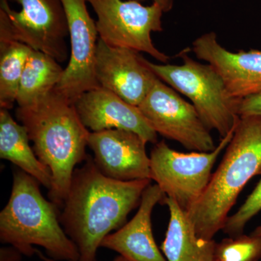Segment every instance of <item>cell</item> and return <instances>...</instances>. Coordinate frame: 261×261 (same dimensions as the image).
<instances>
[{
  "mask_svg": "<svg viewBox=\"0 0 261 261\" xmlns=\"http://www.w3.org/2000/svg\"><path fill=\"white\" fill-rule=\"evenodd\" d=\"M190 49L199 60L219 73L228 93L234 99L241 100L260 92L261 50H228L218 42L214 32L197 38Z\"/></svg>",
  "mask_w": 261,
  "mask_h": 261,
  "instance_id": "13",
  "label": "cell"
},
{
  "mask_svg": "<svg viewBox=\"0 0 261 261\" xmlns=\"http://www.w3.org/2000/svg\"><path fill=\"white\" fill-rule=\"evenodd\" d=\"M234 130L221 138L211 152H181L171 149L164 141L158 142L149 156L151 180L155 181L166 197L188 212L205 192L215 163L227 147Z\"/></svg>",
  "mask_w": 261,
  "mask_h": 261,
  "instance_id": "6",
  "label": "cell"
},
{
  "mask_svg": "<svg viewBox=\"0 0 261 261\" xmlns=\"http://www.w3.org/2000/svg\"><path fill=\"white\" fill-rule=\"evenodd\" d=\"M97 16L99 39L113 47L145 53L162 63L169 56L152 42L151 34L163 30L161 7L152 3L144 6L135 0H87Z\"/></svg>",
  "mask_w": 261,
  "mask_h": 261,
  "instance_id": "7",
  "label": "cell"
},
{
  "mask_svg": "<svg viewBox=\"0 0 261 261\" xmlns=\"http://www.w3.org/2000/svg\"><path fill=\"white\" fill-rule=\"evenodd\" d=\"M63 72L53 57L32 49L19 84L18 107L32 106L49 94L59 83Z\"/></svg>",
  "mask_w": 261,
  "mask_h": 261,
  "instance_id": "18",
  "label": "cell"
},
{
  "mask_svg": "<svg viewBox=\"0 0 261 261\" xmlns=\"http://www.w3.org/2000/svg\"><path fill=\"white\" fill-rule=\"evenodd\" d=\"M59 209L43 197L37 179L15 170L9 201L0 213V240L28 257L35 255L37 245L54 260L79 261L80 252L62 227Z\"/></svg>",
  "mask_w": 261,
  "mask_h": 261,
  "instance_id": "4",
  "label": "cell"
},
{
  "mask_svg": "<svg viewBox=\"0 0 261 261\" xmlns=\"http://www.w3.org/2000/svg\"><path fill=\"white\" fill-rule=\"evenodd\" d=\"M261 175V116L240 117L219 167L198 202L187 213L200 238L222 231L240 192Z\"/></svg>",
  "mask_w": 261,
  "mask_h": 261,
  "instance_id": "3",
  "label": "cell"
},
{
  "mask_svg": "<svg viewBox=\"0 0 261 261\" xmlns=\"http://www.w3.org/2000/svg\"><path fill=\"white\" fill-rule=\"evenodd\" d=\"M36 254L38 255V257L41 259L42 261H58L54 260V259L51 258V257L45 256V255H43L42 252L39 251V250H37L36 251ZM113 261H128L126 258H124L121 255H118V257H116V258L114 259Z\"/></svg>",
  "mask_w": 261,
  "mask_h": 261,
  "instance_id": "25",
  "label": "cell"
},
{
  "mask_svg": "<svg viewBox=\"0 0 261 261\" xmlns=\"http://www.w3.org/2000/svg\"><path fill=\"white\" fill-rule=\"evenodd\" d=\"M15 116L28 132L36 155L50 171L49 200L62 208L75 166L88 157L90 132L73 103L55 89L32 106L17 108Z\"/></svg>",
  "mask_w": 261,
  "mask_h": 261,
  "instance_id": "2",
  "label": "cell"
},
{
  "mask_svg": "<svg viewBox=\"0 0 261 261\" xmlns=\"http://www.w3.org/2000/svg\"><path fill=\"white\" fill-rule=\"evenodd\" d=\"M138 108L156 133L189 150L211 152L217 146L193 105L159 78Z\"/></svg>",
  "mask_w": 261,
  "mask_h": 261,
  "instance_id": "8",
  "label": "cell"
},
{
  "mask_svg": "<svg viewBox=\"0 0 261 261\" xmlns=\"http://www.w3.org/2000/svg\"><path fill=\"white\" fill-rule=\"evenodd\" d=\"M261 211V179L235 214L226 219L223 232L229 237L243 234L247 223Z\"/></svg>",
  "mask_w": 261,
  "mask_h": 261,
  "instance_id": "21",
  "label": "cell"
},
{
  "mask_svg": "<svg viewBox=\"0 0 261 261\" xmlns=\"http://www.w3.org/2000/svg\"><path fill=\"white\" fill-rule=\"evenodd\" d=\"M32 48L15 40H0V107L12 109Z\"/></svg>",
  "mask_w": 261,
  "mask_h": 261,
  "instance_id": "19",
  "label": "cell"
},
{
  "mask_svg": "<svg viewBox=\"0 0 261 261\" xmlns=\"http://www.w3.org/2000/svg\"><path fill=\"white\" fill-rule=\"evenodd\" d=\"M73 105L81 121L92 132L128 130L140 136L147 143H158V134L138 107L108 89L99 87L89 90L82 94Z\"/></svg>",
  "mask_w": 261,
  "mask_h": 261,
  "instance_id": "14",
  "label": "cell"
},
{
  "mask_svg": "<svg viewBox=\"0 0 261 261\" xmlns=\"http://www.w3.org/2000/svg\"><path fill=\"white\" fill-rule=\"evenodd\" d=\"M21 253L13 246L2 247L0 250V261H20Z\"/></svg>",
  "mask_w": 261,
  "mask_h": 261,
  "instance_id": "23",
  "label": "cell"
},
{
  "mask_svg": "<svg viewBox=\"0 0 261 261\" xmlns=\"http://www.w3.org/2000/svg\"><path fill=\"white\" fill-rule=\"evenodd\" d=\"M169 223L161 248L167 261H215L216 243L214 240L199 238L187 212L175 200L165 197Z\"/></svg>",
  "mask_w": 261,
  "mask_h": 261,
  "instance_id": "16",
  "label": "cell"
},
{
  "mask_svg": "<svg viewBox=\"0 0 261 261\" xmlns=\"http://www.w3.org/2000/svg\"><path fill=\"white\" fill-rule=\"evenodd\" d=\"M146 144L140 136L121 129L90 132L88 140L98 169L108 178L125 181L151 179Z\"/></svg>",
  "mask_w": 261,
  "mask_h": 261,
  "instance_id": "12",
  "label": "cell"
},
{
  "mask_svg": "<svg viewBox=\"0 0 261 261\" xmlns=\"http://www.w3.org/2000/svg\"><path fill=\"white\" fill-rule=\"evenodd\" d=\"M215 261H220V260H215Z\"/></svg>",
  "mask_w": 261,
  "mask_h": 261,
  "instance_id": "27",
  "label": "cell"
},
{
  "mask_svg": "<svg viewBox=\"0 0 261 261\" xmlns=\"http://www.w3.org/2000/svg\"><path fill=\"white\" fill-rule=\"evenodd\" d=\"M142 3L146 0H135ZM152 3L159 5L163 10V13H168L173 9L174 0H152Z\"/></svg>",
  "mask_w": 261,
  "mask_h": 261,
  "instance_id": "24",
  "label": "cell"
},
{
  "mask_svg": "<svg viewBox=\"0 0 261 261\" xmlns=\"http://www.w3.org/2000/svg\"><path fill=\"white\" fill-rule=\"evenodd\" d=\"M151 181L108 178L89 155L82 167L75 168L59 220L78 248L79 261H97L102 240L124 225Z\"/></svg>",
  "mask_w": 261,
  "mask_h": 261,
  "instance_id": "1",
  "label": "cell"
},
{
  "mask_svg": "<svg viewBox=\"0 0 261 261\" xmlns=\"http://www.w3.org/2000/svg\"><path fill=\"white\" fill-rule=\"evenodd\" d=\"M29 141L25 127L13 119L8 110L1 108L0 158L13 163L49 190L53 182L50 171L38 159Z\"/></svg>",
  "mask_w": 261,
  "mask_h": 261,
  "instance_id": "17",
  "label": "cell"
},
{
  "mask_svg": "<svg viewBox=\"0 0 261 261\" xmlns=\"http://www.w3.org/2000/svg\"><path fill=\"white\" fill-rule=\"evenodd\" d=\"M261 258V237L241 234L216 244L215 260L257 261Z\"/></svg>",
  "mask_w": 261,
  "mask_h": 261,
  "instance_id": "20",
  "label": "cell"
},
{
  "mask_svg": "<svg viewBox=\"0 0 261 261\" xmlns=\"http://www.w3.org/2000/svg\"><path fill=\"white\" fill-rule=\"evenodd\" d=\"M94 71L101 87L137 107L158 79L139 51L113 47L99 38Z\"/></svg>",
  "mask_w": 261,
  "mask_h": 261,
  "instance_id": "11",
  "label": "cell"
},
{
  "mask_svg": "<svg viewBox=\"0 0 261 261\" xmlns=\"http://www.w3.org/2000/svg\"><path fill=\"white\" fill-rule=\"evenodd\" d=\"M68 20L70 59L55 90L72 103L82 94L100 87L94 71L98 42L97 25L87 0H61Z\"/></svg>",
  "mask_w": 261,
  "mask_h": 261,
  "instance_id": "10",
  "label": "cell"
},
{
  "mask_svg": "<svg viewBox=\"0 0 261 261\" xmlns=\"http://www.w3.org/2000/svg\"><path fill=\"white\" fill-rule=\"evenodd\" d=\"M188 50L178 55L181 65L156 64L147 59L146 63L158 78L188 97L205 126L223 138L238 124L240 100L230 95L221 75L211 65L192 59Z\"/></svg>",
  "mask_w": 261,
  "mask_h": 261,
  "instance_id": "5",
  "label": "cell"
},
{
  "mask_svg": "<svg viewBox=\"0 0 261 261\" xmlns=\"http://www.w3.org/2000/svg\"><path fill=\"white\" fill-rule=\"evenodd\" d=\"M165 197L159 185L150 184L133 219L106 236L100 247L116 251L128 261H167L155 243L151 221L154 206L163 203Z\"/></svg>",
  "mask_w": 261,
  "mask_h": 261,
  "instance_id": "15",
  "label": "cell"
},
{
  "mask_svg": "<svg viewBox=\"0 0 261 261\" xmlns=\"http://www.w3.org/2000/svg\"><path fill=\"white\" fill-rule=\"evenodd\" d=\"M238 113L240 117L261 116V91L241 99Z\"/></svg>",
  "mask_w": 261,
  "mask_h": 261,
  "instance_id": "22",
  "label": "cell"
},
{
  "mask_svg": "<svg viewBox=\"0 0 261 261\" xmlns=\"http://www.w3.org/2000/svg\"><path fill=\"white\" fill-rule=\"evenodd\" d=\"M15 40L53 57L59 63L70 58L68 20L61 0H0Z\"/></svg>",
  "mask_w": 261,
  "mask_h": 261,
  "instance_id": "9",
  "label": "cell"
},
{
  "mask_svg": "<svg viewBox=\"0 0 261 261\" xmlns=\"http://www.w3.org/2000/svg\"><path fill=\"white\" fill-rule=\"evenodd\" d=\"M251 235H253V236L261 237V226H257V227L252 231Z\"/></svg>",
  "mask_w": 261,
  "mask_h": 261,
  "instance_id": "26",
  "label": "cell"
}]
</instances>
